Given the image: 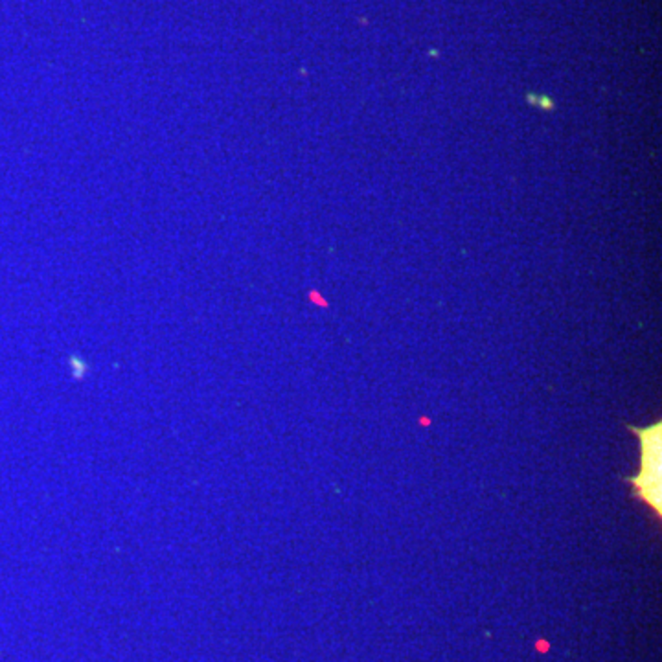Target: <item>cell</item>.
<instances>
[{
  "label": "cell",
  "mask_w": 662,
  "mask_h": 662,
  "mask_svg": "<svg viewBox=\"0 0 662 662\" xmlns=\"http://www.w3.org/2000/svg\"><path fill=\"white\" fill-rule=\"evenodd\" d=\"M640 440V471L631 482L635 484L637 495L655 510L659 515L662 512V493H661V441L662 429L661 423L650 425L648 429L631 427Z\"/></svg>",
  "instance_id": "1"
}]
</instances>
